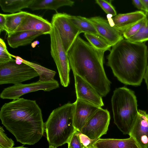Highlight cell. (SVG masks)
Returning <instances> with one entry per match:
<instances>
[{
  "mask_svg": "<svg viewBox=\"0 0 148 148\" xmlns=\"http://www.w3.org/2000/svg\"><path fill=\"white\" fill-rule=\"evenodd\" d=\"M68 148H70V147H68Z\"/></svg>",
  "mask_w": 148,
  "mask_h": 148,
  "instance_id": "obj_40",
  "label": "cell"
},
{
  "mask_svg": "<svg viewBox=\"0 0 148 148\" xmlns=\"http://www.w3.org/2000/svg\"><path fill=\"white\" fill-rule=\"evenodd\" d=\"M6 19L4 14H0V33L5 29Z\"/></svg>",
  "mask_w": 148,
  "mask_h": 148,
  "instance_id": "obj_32",
  "label": "cell"
},
{
  "mask_svg": "<svg viewBox=\"0 0 148 148\" xmlns=\"http://www.w3.org/2000/svg\"><path fill=\"white\" fill-rule=\"evenodd\" d=\"M145 18L138 32L127 40L137 43H144L148 41V13L145 12Z\"/></svg>",
  "mask_w": 148,
  "mask_h": 148,
  "instance_id": "obj_25",
  "label": "cell"
},
{
  "mask_svg": "<svg viewBox=\"0 0 148 148\" xmlns=\"http://www.w3.org/2000/svg\"><path fill=\"white\" fill-rule=\"evenodd\" d=\"M12 148H28L24 147L23 146H19L16 147H12Z\"/></svg>",
  "mask_w": 148,
  "mask_h": 148,
  "instance_id": "obj_38",
  "label": "cell"
},
{
  "mask_svg": "<svg viewBox=\"0 0 148 148\" xmlns=\"http://www.w3.org/2000/svg\"><path fill=\"white\" fill-rule=\"evenodd\" d=\"M49 148H56V147L52 146H49Z\"/></svg>",
  "mask_w": 148,
  "mask_h": 148,
  "instance_id": "obj_39",
  "label": "cell"
},
{
  "mask_svg": "<svg viewBox=\"0 0 148 148\" xmlns=\"http://www.w3.org/2000/svg\"><path fill=\"white\" fill-rule=\"evenodd\" d=\"M148 51L144 43L123 39L112 47L107 65L117 79L126 85L140 86L147 65Z\"/></svg>",
  "mask_w": 148,
  "mask_h": 148,
  "instance_id": "obj_3",
  "label": "cell"
},
{
  "mask_svg": "<svg viewBox=\"0 0 148 148\" xmlns=\"http://www.w3.org/2000/svg\"><path fill=\"white\" fill-rule=\"evenodd\" d=\"M68 144V147L70 148H83V146L80 142L76 130L73 134Z\"/></svg>",
  "mask_w": 148,
  "mask_h": 148,
  "instance_id": "obj_30",
  "label": "cell"
},
{
  "mask_svg": "<svg viewBox=\"0 0 148 148\" xmlns=\"http://www.w3.org/2000/svg\"><path fill=\"white\" fill-rule=\"evenodd\" d=\"M36 71L29 65L23 62L20 64L16 60L0 63V84L21 83L38 76Z\"/></svg>",
  "mask_w": 148,
  "mask_h": 148,
  "instance_id": "obj_7",
  "label": "cell"
},
{
  "mask_svg": "<svg viewBox=\"0 0 148 148\" xmlns=\"http://www.w3.org/2000/svg\"><path fill=\"white\" fill-rule=\"evenodd\" d=\"M59 86L58 82L55 79L48 82H42L39 80L28 84L21 83L4 88L1 92L0 97L3 99H16L27 93L39 90L50 91Z\"/></svg>",
  "mask_w": 148,
  "mask_h": 148,
  "instance_id": "obj_8",
  "label": "cell"
},
{
  "mask_svg": "<svg viewBox=\"0 0 148 148\" xmlns=\"http://www.w3.org/2000/svg\"><path fill=\"white\" fill-rule=\"evenodd\" d=\"M144 19L130 27L124 32L122 33L123 37L125 39L128 40L135 35L142 25Z\"/></svg>",
  "mask_w": 148,
  "mask_h": 148,
  "instance_id": "obj_29",
  "label": "cell"
},
{
  "mask_svg": "<svg viewBox=\"0 0 148 148\" xmlns=\"http://www.w3.org/2000/svg\"><path fill=\"white\" fill-rule=\"evenodd\" d=\"M132 1V4L137 9L145 11L144 7L140 0H133Z\"/></svg>",
  "mask_w": 148,
  "mask_h": 148,
  "instance_id": "obj_33",
  "label": "cell"
},
{
  "mask_svg": "<svg viewBox=\"0 0 148 148\" xmlns=\"http://www.w3.org/2000/svg\"><path fill=\"white\" fill-rule=\"evenodd\" d=\"M3 128L0 127V148H12L14 144V141L7 136L4 132Z\"/></svg>",
  "mask_w": 148,
  "mask_h": 148,
  "instance_id": "obj_28",
  "label": "cell"
},
{
  "mask_svg": "<svg viewBox=\"0 0 148 148\" xmlns=\"http://www.w3.org/2000/svg\"><path fill=\"white\" fill-rule=\"evenodd\" d=\"M95 148H140L132 137L125 139H99L93 144Z\"/></svg>",
  "mask_w": 148,
  "mask_h": 148,
  "instance_id": "obj_18",
  "label": "cell"
},
{
  "mask_svg": "<svg viewBox=\"0 0 148 148\" xmlns=\"http://www.w3.org/2000/svg\"><path fill=\"white\" fill-rule=\"evenodd\" d=\"M145 9V12L148 13V0H140Z\"/></svg>",
  "mask_w": 148,
  "mask_h": 148,
  "instance_id": "obj_35",
  "label": "cell"
},
{
  "mask_svg": "<svg viewBox=\"0 0 148 148\" xmlns=\"http://www.w3.org/2000/svg\"><path fill=\"white\" fill-rule=\"evenodd\" d=\"M84 36L89 43L95 48L105 51L111 50L112 46L100 36L87 33L84 34Z\"/></svg>",
  "mask_w": 148,
  "mask_h": 148,
  "instance_id": "obj_24",
  "label": "cell"
},
{
  "mask_svg": "<svg viewBox=\"0 0 148 148\" xmlns=\"http://www.w3.org/2000/svg\"><path fill=\"white\" fill-rule=\"evenodd\" d=\"M50 34L51 54L56 65L60 82L64 87H67L70 82L71 69L67 53L62 44L59 32L52 25Z\"/></svg>",
  "mask_w": 148,
  "mask_h": 148,
  "instance_id": "obj_6",
  "label": "cell"
},
{
  "mask_svg": "<svg viewBox=\"0 0 148 148\" xmlns=\"http://www.w3.org/2000/svg\"><path fill=\"white\" fill-rule=\"evenodd\" d=\"M140 148H148V114L139 110L130 133Z\"/></svg>",
  "mask_w": 148,
  "mask_h": 148,
  "instance_id": "obj_12",
  "label": "cell"
},
{
  "mask_svg": "<svg viewBox=\"0 0 148 148\" xmlns=\"http://www.w3.org/2000/svg\"><path fill=\"white\" fill-rule=\"evenodd\" d=\"M145 18V13L142 11L119 14L112 17L107 15L108 20L110 25L114 27L122 34L127 29Z\"/></svg>",
  "mask_w": 148,
  "mask_h": 148,
  "instance_id": "obj_15",
  "label": "cell"
},
{
  "mask_svg": "<svg viewBox=\"0 0 148 148\" xmlns=\"http://www.w3.org/2000/svg\"><path fill=\"white\" fill-rule=\"evenodd\" d=\"M77 134L83 146H86L95 142L86 135L76 130Z\"/></svg>",
  "mask_w": 148,
  "mask_h": 148,
  "instance_id": "obj_31",
  "label": "cell"
},
{
  "mask_svg": "<svg viewBox=\"0 0 148 148\" xmlns=\"http://www.w3.org/2000/svg\"><path fill=\"white\" fill-rule=\"evenodd\" d=\"M75 103H68L53 110L45 123L49 146L57 147L68 143L76 130L74 126Z\"/></svg>",
  "mask_w": 148,
  "mask_h": 148,
  "instance_id": "obj_4",
  "label": "cell"
},
{
  "mask_svg": "<svg viewBox=\"0 0 148 148\" xmlns=\"http://www.w3.org/2000/svg\"><path fill=\"white\" fill-rule=\"evenodd\" d=\"M27 12L21 11L14 13L4 14L6 19L5 31L8 36L16 31L25 17Z\"/></svg>",
  "mask_w": 148,
  "mask_h": 148,
  "instance_id": "obj_20",
  "label": "cell"
},
{
  "mask_svg": "<svg viewBox=\"0 0 148 148\" xmlns=\"http://www.w3.org/2000/svg\"><path fill=\"white\" fill-rule=\"evenodd\" d=\"M43 34L42 32L37 31L16 32L8 36L7 40L9 46L15 48L29 44L36 38Z\"/></svg>",
  "mask_w": 148,
  "mask_h": 148,
  "instance_id": "obj_17",
  "label": "cell"
},
{
  "mask_svg": "<svg viewBox=\"0 0 148 148\" xmlns=\"http://www.w3.org/2000/svg\"><path fill=\"white\" fill-rule=\"evenodd\" d=\"M51 23L58 31L66 53L80 34L78 29L71 21L66 13H58L53 15Z\"/></svg>",
  "mask_w": 148,
  "mask_h": 148,
  "instance_id": "obj_10",
  "label": "cell"
},
{
  "mask_svg": "<svg viewBox=\"0 0 148 148\" xmlns=\"http://www.w3.org/2000/svg\"><path fill=\"white\" fill-rule=\"evenodd\" d=\"M75 103L74 126L77 130L80 132L89 119L101 107L78 99Z\"/></svg>",
  "mask_w": 148,
  "mask_h": 148,
  "instance_id": "obj_14",
  "label": "cell"
},
{
  "mask_svg": "<svg viewBox=\"0 0 148 148\" xmlns=\"http://www.w3.org/2000/svg\"><path fill=\"white\" fill-rule=\"evenodd\" d=\"M88 18L93 25L99 35L112 47L124 39L122 34L114 27L111 26L108 20L100 16Z\"/></svg>",
  "mask_w": 148,
  "mask_h": 148,
  "instance_id": "obj_11",
  "label": "cell"
},
{
  "mask_svg": "<svg viewBox=\"0 0 148 148\" xmlns=\"http://www.w3.org/2000/svg\"><path fill=\"white\" fill-rule=\"evenodd\" d=\"M143 79H144L146 84L148 92V64H147L145 72V73Z\"/></svg>",
  "mask_w": 148,
  "mask_h": 148,
  "instance_id": "obj_34",
  "label": "cell"
},
{
  "mask_svg": "<svg viewBox=\"0 0 148 148\" xmlns=\"http://www.w3.org/2000/svg\"><path fill=\"white\" fill-rule=\"evenodd\" d=\"M39 43V42L38 41H36V42L35 43H34L33 42V43H32L31 45L32 46V47L34 48L35 47L36 45Z\"/></svg>",
  "mask_w": 148,
  "mask_h": 148,
  "instance_id": "obj_36",
  "label": "cell"
},
{
  "mask_svg": "<svg viewBox=\"0 0 148 148\" xmlns=\"http://www.w3.org/2000/svg\"><path fill=\"white\" fill-rule=\"evenodd\" d=\"M83 148H95L92 144L90 145L86 146H83Z\"/></svg>",
  "mask_w": 148,
  "mask_h": 148,
  "instance_id": "obj_37",
  "label": "cell"
},
{
  "mask_svg": "<svg viewBox=\"0 0 148 148\" xmlns=\"http://www.w3.org/2000/svg\"><path fill=\"white\" fill-rule=\"evenodd\" d=\"M0 119L6 129L22 144L34 145L43 135L42 110L35 100L20 98L5 103L0 109Z\"/></svg>",
  "mask_w": 148,
  "mask_h": 148,
  "instance_id": "obj_1",
  "label": "cell"
},
{
  "mask_svg": "<svg viewBox=\"0 0 148 148\" xmlns=\"http://www.w3.org/2000/svg\"><path fill=\"white\" fill-rule=\"evenodd\" d=\"M110 119L109 111L101 108L87 121L80 132L95 142L106 134Z\"/></svg>",
  "mask_w": 148,
  "mask_h": 148,
  "instance_id": "obj_9",
  "label": "cell"
},
{
  "mask_svg": "<svg viewBox=\"0 0 148 148\" xmlns=\"http://www.w3.org/2000/svg\"><path fill=\"white\" fill-rule=\"evenodd\" d=\"M12 56L21 62L26 64L33 68L38 74L39 80L42 82H48L54 79V77L56 73L55 71L38 64L25 60L20 57L13 55H12Z\"/></svg>",
  "mask_w": 148,
  "mask_h": 148,
  "instance_id": "obj_23",
  "label": "cell"
},
{
  "mask_svg": "<svg viewBox=\"0 0 148 148\" xmlns=\"http://www.w3.org/2000/svg\"><path fill=\"white\" fill-rule=\"evenodd\" d=\"M74 3V1L70 0H33L29 8L32 10L47 9L56 11L61 7H71Z\"/></svg>",
  "mask_w": 148,
  "mask_h": 148,
  "instance_id": "obj_19",
  "label": "cell"
},
{
  "mask_svg": "<svg viewBox=\"0 0 148 148\" xmlns=\"http://www.w3.org/2000/svg\"><path fill=\"white\" fill-rule=\"evenodd\" d=\"M77 99L100 107L104 106L102 97L89 83L80 76L74 74Z\"/></svg>",
  "mask_w": 148,
  "mask_h": 148,
  "instance_id": "obj_13",
  "label": "cell"
},
{
  "mask_svg": "<svg viewBox=\"0 0 148 148\" xmlns=\"http://www.w3.org/2000/svg\"><path fill=\"white\" fill-rule=\"evenodd\" d=\"M68 17L71 21L78 29L80 33H84L99 36L95 27L88 18L69 14Z\"/></svg>",
  "mask_w": 148,
  "mask_h": 148,
  "instance_id": "obj_22",
  "label": "cell"
},
{
  "mask_svg": "<svg viewBox=\"0 0 148 148\" xmlns=\"http://www.w3.org/2000/svg\"><path fill=\"white\" fill-rule=\"evenodd\" d=\"M111 102L114 123L123 134L129 135L138 113L134 92L125 87L116 88Z\"/></svg>",
  "mask_w": 148,
  "mask_h": 148,
  "instance_id": "obj_5",
  "label": "cell"
},
{
  "mask_svg": "<svg viewBox=\"0 0 148 148\" xmlns=\"http://www.w3.org/2000/svg\"><path fill=\"white\" fill-rule=\"evenodd\" d=\"M52 27L51 23L42 16L27 12L16 32L31 31L40 32L43 34H50Z\"/></svg>",
  "mask_w": 148,
  "mask_h": 148,
  "instance_id": "obj_16",
  "label": "cell"
},
{
  "mask_svg": "<svg viewBox=\"0 0 148 148\" xmlns=\"http://www.w3.org/2000/svg\"><path fill=\"white\" fill-rule=\"evenodd\" d=\"M33 0H0V6L4 12L12 14L29 8Z\"/></svg>",
  "mask_w": 148,
  "mask_h": 148,
  "instance_id": "obj_21",
  "label": "cell"
},
{
  "mask_svg": "<svg viewBox=\"0 0 148 148\" xmlns=\"http://www.w3.org/2000/svg\"><path fill=\"white\" fill-rule=\"evenodd\" d=\"M105 52L95 48L78 36L67 53L73 75L87 82L102 97L110 92L111 84L103 67Z\"/></svg>",
  "mask_w": 148,
  "mask_h": 148,
  "instance_id": "obj_2",
  "label": "cell"
},
{
  "mask_svg": "<svg viewBox=\"0 0 148 148\" xmlns=\"http://www.w3.org/2000/svg\"><path fill=\"white\" fill-rule=\"evenodd\" d=\"M95 1L108 15L112 17L117 15L114 8L110 1L104 0H96Z\"/></svg>",
  "mask_w": 148,
  "mask_h": 148,
  "instance_id": "obj_26",
  "label": "cell"
},
{
  "mask_svg": "<svg viewBox=\"0 0 148 148\" xmlns=\"http://www.w3.org/2000/svg\"><path fill=\"white\" fill-rule=\"evenodd\" d=\"M12 55L8 51L5 43L1 38L0 39V63H3L12 61L14 59Z\"/></svg>",
  "mask_w": 148,
  "mask_h": 148,
  "instance_id": "obj_27",
  "label": "cell"
}]
</instances>
